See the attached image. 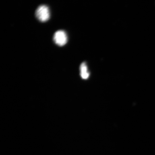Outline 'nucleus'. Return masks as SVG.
<instances>
[{
	"label": "nucleus",
	"mask_w": 155,
	"mask_h": 155,
	"mask_svg": "<svg viewBox=\"0 0 155 155\" xmlns=\"http://www.w3.org/2000/svg\"><path fill=\"white\" fill-rule=\"evenodd\" d=\"M35 14L37 18L40 22H46L50 18L49 9L47 5H41L37 9Z\"/></svg>",
	"instance_id": "f257e3e1"
},
{
	"label": "nucleus",
	"mask_w": 155,
	"mask_h": 155,
	"mask_svg": "<svg viewBox=\"0 0 155 155\" xmlns=\"http://www.w3.org/2000/svg\"><path fill=\"white\" fill-rule=\"evenodd\" d=\"M53 39L55 43L60 46L64 45L68 41L66 33L63 30H59L56 32L54 35Z\"/></svg>",
	"instance_id": "f03ea898"
},
{
	"label": "nucleus",
	"mask_w": 155,
	"mask_h": 155,
	"mask_svg": "<svg viewBox=\"0 0 155 155\" xmlns=\"http://www.w3.org/2000/svg\"><path fill=\"white\" fill-rule=\"evenodd\" d=\"M81 75L83 79H87L89 76L88 67L86 63H83L80 66Z\"/></svg>",
	"instance_id": "7ed1b4c3"
}]
</instances>
